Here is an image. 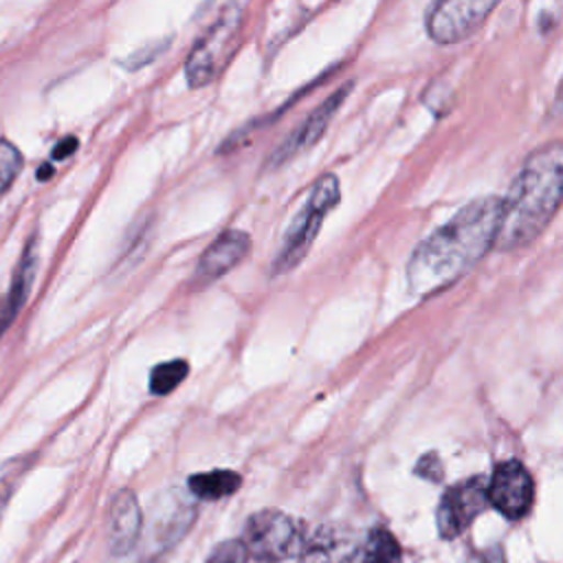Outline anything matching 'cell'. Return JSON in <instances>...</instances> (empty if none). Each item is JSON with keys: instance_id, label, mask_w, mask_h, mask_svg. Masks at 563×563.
Here are the masks:
<instances>
[{"instance_id": "6da1fadb", "label": "cell", "mask_w": 563, "mask_h": 563, "mask_svg": "<svg viewBox=\"0 0 563 563\" xmlns=\"http://www.w3.org/2000/svg\"><path fill=\"white\" fill-rule=\"evenodd\" d=\"M501 198L484 196L416 244L407 262L409 290L429 297L468 275L495 249Z\"/></svg>"}, {"instance_id": "e0dca14e", "label": "cell", "mask_w": 563, "mask_h": 563, "mask_svg": "<svg viewBox=\"0 0 563 563\" xmlns=\"http://www.w3.org/2000/svg\"><path fill=\"white\" fill-rule=\"evenodd\" d=\"M189 374V363L185 358H172L158 363L150 374V391L154 396H165L174 391Z\"/></svg>"}, {"instance_id": "5b68a950", "label": "cell", "mask_w": 563, "mask_h": 563, "mask_svg": "<svg viewBox=\"0 0 563 563\" xmlns=\"http://www.w3.org/2000/svg\"><path fill=\"white\" fill-rule=\"evenodd\" d=\"M242 11L235 4L222 9L218 20L196 42L185 62V75L191 88H202L222 70L238 46Z\"/></svg>"}, {"instance_id": "44dd1931", "label": "cell", "mask_w": 563, "mask_h": 563, "mask_svg": "<svg viewBox=\"0 0 563 563\" xmlns=\"http://www.w3.org/2000/svg\"><path fill=\"white\" fill-rule=\"evenodd\" d=\"M413 471H416V475H420V477H424V479H431V482H440V479H442V473H444L438 453H424V455L418 460V464H416Z\"/></svg>"}, {"instance_id": "52a82bcc", "label": "cell", "mask_w": 563, "mask_h": 563, "mask_svg": "<svg viewBox=\"0 0 563 563\" xmlns=\"http://www.w3.org/2000/svg\"><path fill=\"white\" fill-rule=\"evenodd\" d=\"M501 0H433L424 13L427 35L435 44H457L493 13Z\"/></svg>"}, {"instance_id": "d6986e66", "label": "cell", "mask_w": 563, "mask_h": 563, "mask_svg": "<svg viewBox=\"0 0 563 563\" xmlns=\"http://www.w3.org/2000/svg\"><path fill=\"white\" fill-rule=\"evenodd\" d=\"M20 169H22L20 150L11 141L0 139V198L7 194V189L20 174Z\"/></svg>"}, {"instance_id": "4fadbf2b", "label": "cell", "mask_w": 563, "mask_h": 563, "mask_svg": "<svg viewBox=\"0 0 563 563\" xmlns=\"http://www.w3.org/2000/svg\"><path fill=\"white\" fill-rule=\"evenodd\" d=\"M347 545H352V541L345 530L321 526L312 534H303L297 556H301L303 563H352L356 550Z\"/></svg>"}, {"instance_id": "2e32d148", "label": "cell", "mask_w": 563, "mask_h": 563, "mask_svg": "<svg viewBox=\"0 0 563 563\" xmlns=\"http://www.w3.org/2000/svg\"><path fill=\"white\" fill-rule=\"evenodd\" d=\"M356 563H400L402 552L398 541L385 528L372 530L365 545L356 550Z\"/></svg>"}, {"instance_id": "7a4b0ae2", "label": "cell", "mask_w": 563, "mask_h": 563, "mask_svg": "<svg viewBox=\"0 0 563 563\" xmlns=\"http://www.w3.org/2000/svg\"><path fill=\"white\" fill-rule=\"evenodd\" d=\"M563 202V143L534 150L501 198L495 249L517 251L537 240Z\"/></svg>"}, {"instance_id": "277c9868", "label": "cell", "mask_w": 563, "mask_h": 563, "mask_svg": "<svg viewBox=\"0 0 563 563\" xmlns=\"http://www.w3.org/2000/svg\"><path fill=\"white\" fill-rule=\"evenodd\" d=\"M196 504L189 490L169 488L163 490L150 506L147 521L143 519L141 532V561L156 563L161 561L180 539L189 532L196 521Z\"/></svg>"}, {"instance_id": "30bf717a", "label": "cell", "mask_w": 563, "mask_h": 563, "mask_svg": "<svg viewBox=\"0 0 563 563\" xmlns=\"http://www.w3.org/2000/svg\"><path fill=\"white\" fill-rule=\"evenodd\" d=\"M350 88H352V84L341 86V88L334 90L325 101H321V103L282 141V145L271 154L266 167H268V169H277V167H282L284 163H288L290 158H295V156H299L301 152L310 150V147L323 136V132L328 130V125H330V121L334 119L336 110L343 106V101H345Z\"/></svg>"}, {"instance_id": "7402d4cb", "label": "cell", "mask_w": 563, "mask_h": 563, "mask_svg": "<svg viewBox=\"0 0 563 563\" xmlns=\"http://www.w3.org/2000/svg\"><path fill=\"white\" fill-rule=\"evenodd\" d=\"M77 139L75 136H64L62 141H57V145L53 147V158L55 161H64V158H68L75 150H77Z\"/></svg>"}, {"instance_id": "603a6c76", "label": "cell", "mask_w": 563, "mask_h": 563, "mask_svg": "<svg viewBox=\"0 0 563 563\" xmlns=\"http://www.w3.org/2000/svg\"><path fill=\"white\" fill-rule=\"evenodd\" d=\"M468 563H504V552L499 548H490V550L475 554Z\"/></svg>"}, {"instance_id": "8fae6325", "label": "cell", "mask_w": 563, "mask_h": 563, "mask_svg": "<svg viewBox=\"0 0 563 563\" xmlns=\"http://www.w3.org/2000/svg\"><path fill=\"white\" fill-rule=\"evenodd\" d=\"M251 251V238L244 231L229 229L220 233L202 253L196 273H194V284L198 288L218 282L224 277L231 268H235Z\"/></svg>"}, {"instance_id": "9c48e42d", "label": "cell", "mask_w": 563, "mask_h": 563, "mask_svg": "<svg viewBox=\"0 0 563 563\" xmlns=\"http://www.w3.org/2000/svg\"><path fill=\"white\" fill-rule=\"evenodd\" d=\"M486 493L488 504L495 506L508 519L523 517L534 501L532 477L528 468L517 460L501 462L495 468L490 482L486 484Z\"/></svg>"}, {"instance_id": "ba28073f", "label": "cell", "mask_w": 563, "mask_h": 563, "mask_svg": "<svg viewBox=\"0 0 563 563\" xmlns=\"http://www.w3.org/2000/svg\"><path fill=\"white\" fill-rule=\"evenodd\" d=\"M488 506L486 482L471 477L449 488L438 506V532L442 539L460 537Z\"/></svg>"}, {"instance_id": "cb8c5ba5", "label": "cell", "mask_w": 563, "mask_h": 563, "mask_svg": "<svg viewBox=\"0 0 563 563\" xmlns=\"http://www.w3.org/2000/svg\"><path fill=\"white\" fill-rule=\"evenodd\" d=\"M53 176V165L51 163H44L40 169H37V180H48Z\"/></svg>"}, {"instance_id": "7c38bea8", "label": "cell", "mask_w": 563, "mask_h": 563, "mask_svg": "<svg viewBox=\"0 0 563 563\" xmlns=\"http://www.w3.org/2000/svg\"><path fill=\"white\" fill-rule=\"evenodd\" d=\"M143 532V512L132 490H121L112 499L106 517V543L112 556L130 554Z\"/></svg>"}, {"instance_id": "5bb4252c", "label": "cell", "mask_w": 563, "mask_h": 563, "mask_svg": "<svg viewBox=\"0 0 563 563\" xmlns=\"http://www.w3.org/2000/svg\"><path fill=\"white\" fill-rule=\"evenodd\" d=\"M35 271H37V238L31 235V240L26 242L20 262L15 266L9 292L4 297V303L0 306V336L4 334V330L11 325V321L18 317V312L22 310L33 279H35Z\"/></svg>"}, {"instance_id": "3957f363", "label": "cell", "mask_w": 563, "mask_h": 563, "mask_svg": "<svg viewBox=\"0 0 563 563\" xmlns=\"http://www.w3.org/2000/svg\"><path fill=\"white\" fill-rule=\"evenodd\" d=\"M339 200H341L339 178L334 174H323L312 185L303 207L295 213L288 229L284 231L279 251L271 266L273 275L290 273L308 255L325 216L339 205Z\"/></svg>"}, {"instance_id": "ac0fdd59", "label": "cell", "mask_w": 563, "mask_h": 563, "mask_svg": "<svg viewBox=\"0 0 563 563\" xmlns=\"http://www.w3.org/2000/svg\"><path fill=\"white\" fill-rule=\"evenodd\" d=\"M31 466V457H11L0 466V523L7 512V506L13 497V490L18 488L20 479Z\"/></svg>"}, {"instance_id": "8992f818", "label": "cell", "mask_w": 563, "mask_h": 563, "mask_svg": "<svg viewBox=\"0 0 563 563\" xmlns=\"http://www.w3.org/2000/svg\"><path fill=\"white\" fill-rule=\"evenodd\" d=\"M301 526L282 510H260L249 517L244 526L242 543L260 563H279L284 559L297 556L303 543Z\"/></svg>"}, {"instance_id": "9a60e30c", "label": "cell", "mask_w": 563, "mask_h": 563, "mask_svg": "<svg viewBox=\"0 0 563 563\" xmlns=\"http://www.w3.org/2000/svg\"><path fill=\"white\" fill-rule=\"evenodd\" d=\"M242 484L240 473L229 471V468H216V471H205L196 473L187 479V490L196 499L205 501H216L222 497L233 495Z\"/></svg>"}, {"instance_id": "ffe728a7", "label": "cell", "mask_w": 563, "mask_h": 563, "mask_svg": "<svg viewBox=\"0 0 563 563\" xmlns=\"http://www.w3.org/2000/svg\"><path fill=\"white\" fill-rule=\"evenodd\" d=\"M246 561H249V552L242 539L222 541L220 545H216V550L207 559V563H246Z\"/></svg>"}]
</instances>
